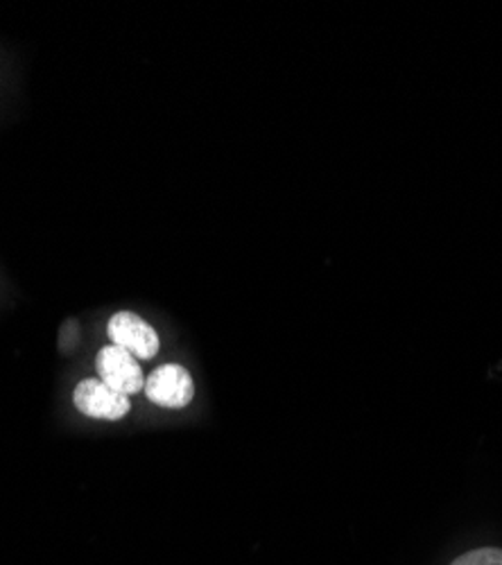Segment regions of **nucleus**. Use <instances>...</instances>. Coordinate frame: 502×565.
<instances>
[{
    "label": "nucleus",
    "mask_w": 502,
    "mask_h": 565,
    "mask_svg": "<svg viewBox=\"0 0 502 565\" xmlns=\"http://www.w3.org/2000/svg\"><path fill=\"white\" fill-rule=\"evenodd\" d=\"M146 396L168 409L186 407L195 398L193 375L181 364H163L146 379Z\"/></svg>",
    "instance_id": "1"
},
{
    "label": "nucleus",
    "mask_w": 502,
    "mask_h": 565,
    "mask_svg": "<svg viewBox=\"0 0 502 565\" xmlns=\"http://www.w3.org/2000/svg\"><path fill=\"white\" fill-rule=\"evenodd\" d=\"M107 333L114 347L125 349L136 360H152L161 347L154 328L143 317L133 312H116L109 319Z\"/></svg>",
    "instance_id": "2"
},
{
    "label": "nucleus",
    "mask_w": 502,
    "mask_h": 565,
    "mask_svg": "<svg viewBox=\"0 0 502 565\" xmlns=\"http://www.w3.org/2000/svg\"><path fill=\"white\" fill-rule=\"evenodd\" d=\"M96 369L105 385L125 396L146 390V375L139 360L120 347H105L96 358Z\"/></svg>",
    "instance_id": "3"
},
{
    "label": "nucleus",
    "mask_w": 502,
    "mask_h": 565,
    "mask_svg": "<svg viewBox=\"0 0 502 565\" xmlns=\"http://www.w3.org/2000/svg\"><path fill=\"white\" fill-rule=\"evenodd\" d=\"M75 407L90 418H103V420H118L125 418L131 409L129 396L111 390L100 379H86L75 387L73 394Z\"/></svg>",
    "instance_id": "4"
},
{
    "label": "nucleus",
    "mask_w": 502,
    "mask_h": 565,
    "mask_svg": "<svg viewBox=\"0 0 502 565\" xmlns=\"http://www.w3.org/2000/svg\"><path fill=\"white\" fill-rule=\"evenodd\" d=\"M450 565H502V550H498V547L473 550V552L458 556Z\"/></svg>",
    "instance_id": "5"
}]
</instances>
